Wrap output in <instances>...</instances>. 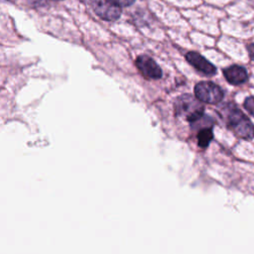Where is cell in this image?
Returning <instances> with one entry per match:
<instances>
[{
	"mask_svg": "<svg viewBox=\"0 0 254 254\" xmlns=\"http://www.w3.org/2000/svg\"><path fill=\"white\" fill-rule=\"evenodd\" d=\"M200 102V100L192 95H181L176 99L174 104L176 114L192 123L203 115V106Z\"/></svg>",
	"mask_w": 254,
	"mask_h": 254,
	"instance_id": "cell-1",
	"label": "cell"
},
{
	"mask_svg": "<svg viewBox=\"0 0 254 254\" xmlns=\"http://www.w3.org/2000/svg\"><path fill=\"white\" fill-rule=\"evenodd\" d=\"M228 127L240 138L250 140L254 138V126L251 121L238 109L234 108L227 115Z\"/></svg>",
	"mask_w": 254,
	"mask_h": 254,
	"instance_id": "cell-2",
	"label": "cell"
},
{
	"mask_svg": "<svg viewBox=\"0 0 254 254\" xmlns=\"http://www.w3.org/2000/svg\"><path fill=\"white\" fill-rule=\"evenodd\" d=\"M195 97L201 102L215 104L223 98V92L220 87L209 81L198 82L194 87Z\"/></svg>",
	"mask_w": 254,
	"mask_h": 254,
	"instance_id": "cell-3",
	"label": "cell"
},
{
	"mask_svg": "<svg viewBox=\"0 0 254 254\" xmlns=\"http://www.w3.org/2000/svg\"><path fill=\"white\" fill-rule=\"evenodd\" d=\"M93 10L97 16L106 21H115L121 15L120 6L110 0H93Z\"/></svg>",
	"mask_w": 254,
	"mask_h": 254,
	"instance_id": "cell-4",
	"label": "cell"
},
{
	"mask_svg": "<svg viewBox=\"0 0 254 254\" xmlns=\"http://www.w3.org/2000/svg\"><path fill=\"white\" fill-rule=\"evenodd\" d=\"M136 65L141 73L149 79H158L162 76V70L157 63L150 57L140 56L136 60Z\"/></svg>",
	"mask_w": 254,
	"mask_h": 254,
	"instance_id": "cell-5",
	"label": "cell"
},
{
	"mask_svg": "<svg viewBox=\"0 0 254 254\" xmlns=\"http://www.w3.org/2000/svg\"><path fill=\"white\" fill-rule=\"evenodd\" d=\"M187 61L200 72L211 75L215 73V66L210 64L206 59L195 52H190L187 54Z\"/></svg>",
	"mask_w": 254,
	"mask_h": 254,
	"instance_id": "cell-6",
	"label": "cell"
},
{
	"mask_svg": "<svg viewBox=\"0 0 254 254\" xmlns=\"http://www.w3.org/2000/svg\"><path fill=\"white\" fill-rule=\"evenodd\" d=\"M224 76L231 84H240L246 81L247 72L245 68L239 65H231L223 70Z\"/></svg>",
	"mask_w": 254,
	"mask_h": 254,
	"instance_id": "cell-7",
	"label": "cell"
},
{
	"mask_svg": "<svg viewBox=\"0 0 254 254\" xmlns=\"http://www.w3.org/2000/svg\"><path fill=\"white\" fill-rule=\"evenodd\" d=\"M212 139V131L210 128H202L197 134V143L199 147L206 148Z\"/></svg>",
	"mask_w": 254,
	"mask_h": 254,
	"instance_id": "cell-8",
	"label": "cell"
},
{
	"mask_svg": "<svg viewBox=\"0 0 254 254\" xmlns=\"http://www.w3.org/2000/svg\"><path fill=\"white\" fill-rule=\"evenodd\" d=\"M244 107L250 114L254 116V97H247L244 101Z\"/></svg>",
	"mask_w": 254,
	"mask_h": 254,
	"instance_id": "cell-9",
	"label": "cell"
},
{
	"mask_svg": "<svg viewBox=\"0 0 254 254\" xmlns=\"http://www.w3.org/2000/svg\"><path fill=\"white\" fill-rule=\"evenodd\" d=\"M113 3H115L116 5L120 6V7H125V6H129L131 4L134 3L135 0H110Z\"/></svg>",
	"mask_w": 254,
	"mask_h": 254,
	"instance_id": "cell-10",
	"label": "cell"
},
{
	"mask_svg": "<svg viewBox=\"0 0 254 254\" xmlns=\"http://www.w3.org/2000/svg\"><path fill=\"white\" fill-rule=\"evenodd\" d=\"M248 53H249V57L251 58V60L254 61V44H252L248 47Z\"/></svg>",
	"mask_w": 254,
	"mask_h": 254,
	"instance_id": "cell-11",
	"label": "cell"
}]
</instances>
